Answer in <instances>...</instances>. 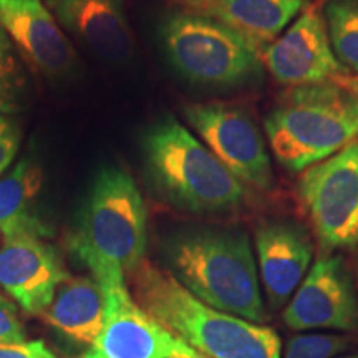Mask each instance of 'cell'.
Returning <instances> with one entry per match:
<instances>
[{"label":"cell","instance_id":"6da1fadb","mask_svg":"<svg viewBox=\"0 0 358 358\" xmlns=\"http://www.w3.org/2000/svg\"><path fill=\"white\" fill-rule=\"evenodd\" d=\"M168 272L201 302L262 324L266 308L249 236L239 229L199 227L164 244Z\"/></svg>","mask_w":358,"mask_h":358},{"label":"cell","instance_id":"7a4b0ae2","mask_svg":"<svg viewBox=\"0 0 358 358\" xmlns=\"http://www.w3.org/2000/svg\"><path fill=\"white\" fill-rule=\"evenodd\" d=\"M129 275L138 306L199 353L211 358H282L280 337L274 330L209 307L164 268L143 261Z\"/></svg>","mask_w":358,"mask_h":358},{"label":"cell","instance_id":"3957f363","mask_svg":"<svg viewBox=\"0 0 358 358\" xmlns=\"http://www.w3.org/2000/svg\"><path fill=\"white\" fill-rule=\"evenodd\" d=\"M146 206L129 173L118 166L101 168L93 179L71 250L105 287L127 285V275L143 262L146 250Z\"/></svg>","mask_w":358,"mask_h":358},{"label":"cell","instance_id":"277c9868","mask_svg":"<svg viewBox=\"0 0 358 358\" xmlns=\"http://www.w3.org/2000/svg\"><path fill=\"white\" fill-rule=\"evenodd\" d=\"M141 145L151 185L178 209L221 214L244 203L243 182L174 116L148 128Z\"/></svg>","mask_w":358,"mask_h":358},{"label":"cell","instance_id":"5b68a950","mask_svg":"<svg viewBox=\"0 0 358 358\" xmlns=\"http://www.w3.org/2000/svg\"><path fill=\"white\" fill-rule=\"evenodd\" d=\"M266 133L282 166L306 171L358 140V100L334 82L294 87L268 111Z\"/></svg>","mask_w":358,"mask_h":358},{"label":"cell","instance_id":"8992f818","mask_svg":"<svg viewBox=\"0 0 358 358\" xmlns=\"http://www.w3.org/2000/svg\"><path fill=\"white\" fill-rule=\"evenodd\" d=\"M174 70L204 87H243L264 77L262 52L231 27L189 12H174L161 25Z\"/></svg>","mask_w":358,"mask_h":358},{"label":"cell","instance_id":"52a82bcc","mask_svg":"<svg viewBox=\"0 0 358 358\" xmlns=\"http://www.w3.org/2000/svg\"><path fill=\"white\" fill-rule=\"evenodd\" d=\"M299 199L320 243L329 249L358 244V140L313 164L299 179Z\"/></svg>","mask_w":358,"mask_h":358},{"label":"cell","instance_id":"ba28073f","mask_svg":"<svg viewBox=\"0 0 358 358\" xmlns=\"http://www.w3.org/2000/svg\"><path fill=\"white\" fill-rule=\"evenodd\" d=\"M185 116L208 150L245 186L268 191L274 169L262 131L248 111L226 103H194Z\"/></svg>","mask_w":358,"mask_h":358},{"label":"cell","instance_id":"9c48e42d","mask_svg":"<svg viewBox=\"0 0 358 358\" xmlns=\"http://www.w3.org/2000/svg\"><path fill=\"white\" fill-rule=\"evenodd\" d=\"M284 324L303 330H358V294L342 256L317 259L282 313Z\"/></svg>","mask_w":358,"mask_h":358},{"label":"cell","instance_id":"30bf717a","mask_svg":"<svg viewBox=\"0 0 358 358\" xmlns=\"http://www.w3.org/2000/svg\"><path fill=\"white\" fill-rule=\"evenodd\" d=\"M262 62L277 82L289 87L332 82L350 73L335 57L324 15L315 8L303 10L287 32L268 43Z\"/></svg>","mask_w":358,"mask_h":358},{"label":"cell","instance_id":"8fae6325","mask_svg":"<svg viewBox=\"0 0 358 358\" xmlns=\"http://www.w3.org/2000/svg\"><path fill=\"white\" fill-rule=\"evenodd\" d=\"M108 295L105 329L80 358H169L192 348L143 310L128 285L111 289Z\"/></svg>","mask_w":358,"mask_h":358},{"label":"cell","instance_id":"7c38bea8","mask_svg":"<svg viewBox=\"0 0 358 358\" xmlns=\"http://www.w3.org/2000/svg\"><path fill=\"white\" fill-rule=\"evenodd\" d=\"M259 280L267 303L279 310L306 279L313 259L308 231L292 219H264L254 232Z\"/></svg>","mask_w":358,"mask_h":358},{"label":"cell","instance_id":"4fadbf2b","mask_svg":"<svg viewBox=\"0 0 358 358\" xmlns=\"http://www.w3.org/2000/svg\"><path fill=\"white\" fill-rule=\"evenodd\" d=\"M70 275L57 250L32 236L3 239L0 287L30 315H42Z\"/></svg>","mask_w":358,"mask_h":358},{"label":"cell","instance_id":"5bb4252c","mask_svg":"<svg viewBox=\"0 0 358 358\" xmlns=\"http://www.w3.org/2000/svg\"><path fill=\"white\" fill-rule=\"evenodd\" d=\"M0 29L42 73L62 77L75 66L73 45L42 0H0Z\"/></svg>","mask_w":358,"mask_h":358},{"label":"cell","instance_id":"9a60e30c","mask_svg":"<svg viewBox=\"0 0 358 358\" xmlns=\"http://www.w3.org/2000/svg\"><path fill=\"white\" fill-rule=\"evenodd\" d=\"M62 25L96 55L110 62H124L133 53L123 0H45Z\"/></svg>","mask_w":358,"mask_h":358},{"label":"cell","instance_id":"2e32d148","mask_svg":"<svg viewBox=\"0 0 358 358\" xmlns=\"http://www.w3.org/2000/svg\"><path fill=\"white\" fill-rule=\"evenodd\" d=\"M182 12L231 27L264 50L310 0H169Z\"/></svg>","mask_w":358,"mask_h":358},{"label":"cell","instance_id":"e0dca14e","mask_svg":"<svg viewBox=\"0 0 358 358\" xmlns=\"http://www.w3.org/2000/svg\"><path fill=\"white\" fill-rule=\"evenodd\" d=\"M108 290L93 277L65 280L42 317L57 330L82 345L100 337L108 319Z\"/></svg>","mask_w":358,"mask_h":358},{"label":"cell","instance_id":"ac0fdd59","mask_svg":"<svg viewBox=\"0 0 358 358\" xmlns=\"http://www.w3.org/2000/svg\"><path fill=\"white\" fill-rule=\"evenodd\" d=\"M42 168L32 159H22L0 181V234L3 239L32 236L47 239L52 226L38 213Z\"/></svg>","mask_w":358,"mask_h":358},{"label":"cell","instance_id":"d6986e66","mask_svg":"<svg viewBox=\"0 0 358 358\" xmlns=\"http://www.w3.org/2000/svg\"><path fill=\"white\" fill-rule=\"evenodd\" d=\"M324 19L337 60L358 73V0H329Z\"/></svg>","mask_w":358,"mask_h":358},{"label":"cell","instance_id":"ffe728a7","mask_svg":"<svg viewBox=\"0 0 358 358\" xmlns=\"http://www.w3.org/2000/svg\"><path fill=\"white\" fill-rule=\"evenodd\" d=\"M25 77L13 55L8 35L0 29V113H13L20 108Z\"/></svg>","mask_w":358,"mask_h":358},{"label":"cell","instance_id":"44dd1931","mask_svg":"<svg viewBox=\"0 0 358 358\" xmlns=\"http://www.w3.org/2000/svg\"><path fill=\"white\" fill-rule=\"evenodd\" d=\"M350 338L337 334H302L290 338L284 358H334L347 350Z\"/></svg>","mask_w":358,"mask_h":358},{"label":"cell","instance_id":"7402d4cb","mask_svg":"<svg viewBox=\"0 0 358 358\" xmlns=\"http://www.w3.org/2000/svg\"><path fill=\"white\" fill-rule=\"evenodd\" d=\"M19 342H25L24 325L17 315L15 306L0 295V345Z\"/></svg>","mask_w":358,"mask_h":358},{"label":"cell","instance_id":"603a6c76","mask_svg":"<svg viewBox=\"0 0 358 358\" xmlns=\"http://www.w3.org/2000/svg\"><path fill=\"white\" fill-rule=\"evenodd\" d=\"M0 358H57L42 340H25L19 343H2Z\"/></svg>","mask_w":358,"mask_h":358},{"label":"cell","instance_id":"cb8c5ba5","mask_svg":"<svg viewBox=\"0 0 358 358\" xmlns=\"http://www.w3.org/2000/svg\"><path fill=\"white\" fill-rule=\"evenodd\" d=\"M20 145V136L15 129H12L10 133L0 136V174L10 166V163L15 158L17 151H19Z\"/></svg>","mask_w":358,"mask_h":358},{"label":"cell","instance_id":"d4e9b609","mask_svg":"<svg viewBox=\"0 0 358 358\" xmlns=\"http://www.w3.org/2000/svg\"><path fill=\"white\" fill-rule=\"evenodd\" d=\"M334 83H337L338 87L345 88L347 92H350L353 96L358 100V75H340V77L332 80Z\"/></svg>","mask_w":358,"mask_h":358},{"label":"cell","instance_id":"484cf974","mask_svg":"<svg viewBox=\"0 0 358 358\" xmlns=\"http://www.w3.org/2000/svg\"><path fill=\"white\" fill-rule=\"evenodd\" d=\"M169 358H211V357L204 355V353H199L198 350H194V348H191L189 352L179 353V355H174V357H169Z\"/></svg>","mask_w":358,"mask_h":358},{"label":"cell","instance_id":"4316f807","mask_svg":"<svg viewBox=\"0 0 358 358\" xmlns=\"http://www.w3.org/2000/svg\"><path fill=\"white\" fill-rule=\"evenodd\" d=\"M12 129H13V128H12L10 122H8V120L6 118V116L0 115V136H3V134L10 133Z\"/></svg>","mask_w":358,"mask_h":358},{"label":"cell","instance_id":"83f0119b","mask_svg":"<svg viewBox=\"0 0 358 358\" xmlns=\"http://www.w3.org/2000/svg\"><path fill=\"white\" fill-rule=\"evenodd\" d=\"M334 358H358V352H353V353H348V355H337V357H334Z\"/></svg>","mask_w":358,"mask_h":358}]
</instances>
